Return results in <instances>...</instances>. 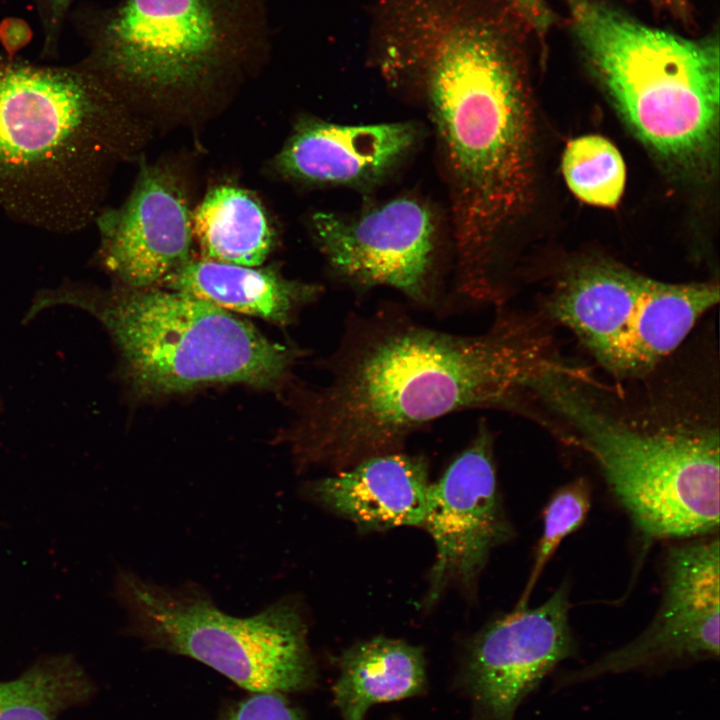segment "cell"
Masks as SVG:
<instances>
[{"instance_id":"obj_10","label":"cell","mask_w":720,"mask_h":720,"mask_svg":"<svg viewBox=\"0 0 720 720\" xmlns=\"http://www.w3.org/2000/svg\"><path fill=\"white\" fill-rule=\"evenodd\" d=\"M311 232L335 279L363 295L390 288L407 305L449 313L437 223L423 201L403 196L352 214L320 211Z\"/></svg>"},{"instance_id":"obj_15","label":"cell","mask_w":720,"mask_h":720,"mask_svg":"<svg viewBox=\"0 0 720 720\" xmlns=\"http://www.w3.org/2000/svg\"><path fill=\"white\" fill-rule=\"evenodd\" d=\"M419 132L412 122L364 125L300 120L275 158L283 175L311 184L373 186L414 149Z\"/></svg>"},{"instance_id":"obj_12","label":"cell","mask_w":720,"mask_h":720,"mask_svg":"<svg viewBox=\"0 0 720 720\" xmlns=\"http://www.w3.org/2000/svg\"><path fill=\"white\" fill-rule=\"evenodd\" d=\"M422 528L436 549L429 604L451 585L471 589L491 552L513 537L498 486L494 436L485 420L478 422L469 444L431 483Z\"/></svg>"},{"instance_id":"obj_1","label":"cell","mask_w":720,"mask_h":720,"mask_svg":"<svg viewBox=\"0 0 720 720\" xmlns=\"http://www.w3.org/2000/svg\"><path fill=\"white\" fill-rule=\"evenodd\" d=\"M564 366L524 314L499 307L484 331L458 334L384 301L346 316L323 361L328 380L299 391L287 441L300 469L341 471L404 451L411 436L454 413H524L535 383Z\"/></svg>"},{"instance_id":"obj_9","label":"cell","mask_w":720,"mask_h":720,"mask_svg":"<svg viewBox=\"0 0 720 720\" xmlns=\"http://www.w3.org/2000/svg\"><path fill=\"white\" fill-rule=\"evenodd\" d=\"M718 300L717 283H668L592 259L568 269L547 308L603 368L625 378L655 368Z\"/></svg>"},{"instance_id":"obj_18","label":"cell","mask_w":720,"mask_h":720,"mask_svg":"<svg viewBox=\"0 0 720 720\" xmlns=\"http://www.w3.org/2000/svg\"><path fill=\"white\" fill-rule=\"evenodd\" d=\"M425 687L422 649L379 636L357 643L342 654L333 691L344 720H362L372 705L418 695Z\"/></svg>"},{"instance_id":"obj_25","label":"cell","mask_w":720,"mask_h":720,"mask_svg":"<svg viewBox=\"0 0 720 720\" xmlns=\"http://www.w3.org/2000/svg\"><path fill=\"white\" fill-rule=\"evenodd\" d=\"M526 25L543 38L554 22L553 12L546 0H506Z\"/></svg>"},{"instance_id":"obj_24","label":"cell","mask_w":720,"mask_h":720,"mask_svg":"<svg viewBox=\"0 0 720 720\" xmlns=\"http://www.w3.org/2000/svg\"><path fill=\"white\" fill-rule=\"evenodd\" d=\"M35 8L43 37L44 55L56 54L64 24L75 0H26Z\"/></svg>"},{"instance_id":"obj_26","label":"cell","mask_w":720,"mask_h":720,"mask_svg":"<svg viewBox=\"0 0 720 720\" xmlns=\"http://www.w3.org/2000/svg\"><path fill=\"white\" fill-rule=\"evenodd\" d=\"M32 31L29 25L19 18H6L0 23V43L5 54L14 57L31 40Z\"/></svg>"},{"instance_id":"obj_11","label":"cell","mask_w":720,"mask_h":720,"mask_svg":"<svg viewBox=\"0 0 720 720\" xmlns=\"http://www.w3.org/2000/svg\"><path fill=\"white\" fill-rule=\"evenodd\" d=\"M718 534L688 539L667 551L660 604L632 641L561 682L703 661L719 656L720 551Z\"/></svg>"},{"instance_id":"obj_23","label":"cell","mask_w":720,"mask_h":720,"mask_svg":"<svg viewBox=\"0 0 720 720\" xmlns=\"http://www.w3.org/2000/svg\"><path fill=\"white\" fill-rule=\"evenodd\" d=\"M219 720H306L282 693H254L230 706Z\"/></svg>"},{"instance_id":"obj_22","label":"cell","mask_w":720,"mask_h":720,"mask_svg":"<svg viewBox=\"0 0 720 720\" xmlns=\"http://www.w3.org/2000/svg\"><path fill=\"white\" fill-rule=\"evenodd\" d=\"M591 507V488L583 479H575L559 488L543 511V529L537 543L528 581L514 608L528 606L531 594L546 565L559 545L585 521Z\"/></svg>"},{"instance_id":"obj_5","label":"cell","mask_w":720,"mask_h":720,"mask_svg":"<svg viewBox=\"0 0 720 720\" xmlns=\"http://www.w3.org/2000/svg\"><path fill=\"white\" fill-rule=\"evenodd\" d=\"M59 305L84 310L104 326L119 352L122 377L142 396L212 383L269 387L298 356L227 310L170 289L65 282L39 290L24 320Z\"/></svg>"},{"instance_id":"obj_19","label":"cell","mask_w":720,"mask_h":720,"mask_svg":"<svg viewBox=\"0 0 720 720\" xmlns=\"http://www.w3.org/2000/svg\"><path fill=\"white\" fill-rule=\"evenodd\" d=\"M193 238L202 258L256 267L273 243V232L261 204L234 186L210 190L192 212Z\"/></svg>"},{"instance_id":"obj_17","label":"cell","mask_w":720,"mask_h":720,"mask_svg":"<svg viewBox=\"0 0 720 720\" xmlns=\"http://www.w3.org/2000/svg\"><path fill=\"white\" fill-rule=\"evenodd\" d=\"M170 290L236 311L288 324L304 305L315 301L323 287L289 280L271 268L190 258L163 283Z\"/></svg>"},{"instance_id":"obj_2","label":"cell","mask_w":720,"mask_h":720,"mask_svg":"<svg viewBox=\"0 0 720 720\" xmlns=\"http://www.w3.org/2000/svg\"><path fill=\"white\" fill-rule=\"evenodd\" d=\"M371 20L383 77L415 88L429 110L448 180L454 278L481 285L526 187L524 21L505 0H381Z\"/></svg>"},{"instance_id":"obj_8","label":"cell","mask_w":720,"mask_h":720,"mask_svg":"<svg viewBox=\"0 0 720 720\" xmlns=\"http://www.w3.org/2000/svg\"><path fill=\"white\" fill-rule=\"evenodd\" d=\"M116 594L131 634L151 648L197 660L252 693L302 692L316 681L304 614L295 599L236 617L198 585H160L129 571L118 574Z\"/></svg>"},{"instance_id":"obj_16","label":"cell","mask_w":720,"mask_h":720,"mask_svg":"<svg viewBox=\"0 0 720 720\" xmlns=\"http://www.w3.org/2000/svg\"><path fill=\"white\" fill-rule=\"evenodd\" d=\"M425 456L405 451L374 456L309 481L303 496L362 530L423 527L431 486Z\"/></svg>"},{"instance_id":"obj_4","label":"cell","mask_w":720,"mask_h":720,"mask_svg":"<svg viewBox=\"0 0 720 720\" xmlns=\"http://www.w3.org/2000/svg\"><path fill=\"white\" fill-rule=\"evenodd\" d=\"M587 377L558 372L533 397L562 423L563 440L596 463L646 541L718 534L719 432L688 414H628L586 389Z\"/></svg>"},{"instance_id":"obj_14","label":"cell","mask_w":720,"mask_h":720,"mask_svg":"<svg viewBox=\"0 0 720 720\" xmlns=\"http://www.w3.org/2000/svg\"><path fill=\"white\" fill-rule=\"evenodd\" d=\"M95 221L100 262L120 285L156 287L191 258L192 212L167 169L143 165L127 200Z\"/></svg>"},{"instance_id":"obj_20","label":"cell","mask_w":720,"mask_h":720,"mask_svg":"<svg viewBox=\"0 0 720 720\" xmlns=\"http://www.w3.org/2000/svg\"><path fill=\"white\" fill-rule=\"evenodd\" d=\"M94 688L73 657H45L19 677L0 681V720H57L85 703Z\"/></svg>"},{"instance_id":"obj_27","label":"cell","mask_w":720,"mask_h":720,"mask_svg":"<svg viewBox=\"0 0 720 720\" xmlns=\"http://www.w3.org/2000/svg\"><path fill=\"white\" fill-rule=\"evenodd\" d=\"M661 1L677 11H683L686 8L685 0H661Z\"/></svg>"},{"instance_id":"obj_3","label":"cell","mask_w":720,"mask_h":720,"mask_svg":"<svg viewBox=\"0 0 720 720\" xmlns=\"http://www.w3.org/2000/svg\"><path fill=\"white\" fill-rule=\"evenodd\" d=\"M133 132L123 98L80 63L0 53V208L8 215L54 232L84 228Z\"/></svg>"},{"instance_id":"obj_21","label":"cell","mask_w":720,"mask_h":720,"mask_svg":"<svg viewBox=\"0 0 720 720\" xmlns=\"http://www.w3.org/2000/svg\"><path fill=\"white\" fill-rule=\"evenodd\" d=\"M561 170L569 190L579 200L597 207H614L626 181L624 160L617 147L600 135L569 141Z\"/></svg>"},{"instance_id":"obj_6","label":"cell","mask_w":720,"mask_h":720,"mask_svg":"<svg viewBox=\"0 0 720 720\" xmlns=\"http://www.w3.org/2000/svg\"><path fill=\"white\" fill-rule=\"evenodd\" d=\"M593 72L634 134L664 160H711L720 106L718 34L682 36L600 0H565Z\"/></svg>"},{"instance_id":"obj_13","label":"cell","mask_w":720,"mask_h":720,"mask_svg":"<svg viewBox=\"0 0 720 720\" xmlns=\"http://www.w3.org/2000/svg\"><path fill=\"white\" fill-rule=\"evenodd\" d=\"M569 587L563 582L536 607L514 608L474 639L464 680L486 720H513L542 679L575 656Z\"/></svg>"},{"instance_id":"obj_7","label":"cell","mask_w":720,"mask_h":720,"mask_svg":"<svg viewBox=\"0 0 720 720\" xmlns=\"http://www.w3.org/2000/svg\"><path fill=\"white\" fill-rule=\"evenodd\" d=\"M80 64L122 98L210 90L270 50L266 0H117L77 11Z\"/></svg>"}]
</instances>
